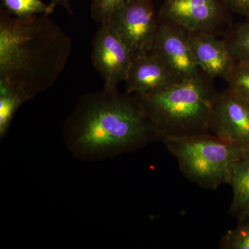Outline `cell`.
I'll list each match as a JSON object with an SVG mask.
<instances>
[{
    "label": "cell",
    "mask_w": 249,
    "mask_h": 249,
    "mask_svg": "<svg viewBox=\"0 0 249 249\" xmlns=\"http://www.w3.org/2000/svg\"><path fill=\"white\" fill-rule=\"evenodd\" d=\"M62 134L70 153L85 161L112 158L160 139L135 95L104 87L80 98Z\"/></svg>",
    "instance_id": "obj_1"
},
{
    "label": "cell",
    "mask_w": 249,
    "mask_h": 249,
    "mask_svg": "<svg viewBox=\"0 0 249 249\" xmlns=\"http://www.w3.org/2000/svg\"><path fill=\"white\" fill-rule=\"evenodd\" d=\"M71 49L70 37L48 15L18 18L0 8V82L29 100L53 86Z\"/></svg>",
    "instance_id": "obj_2"
},
{
    "label": "cell",
    "mask_w": 249,
    "mask_h": 249,
    "mask_svg": "<svg viewBox=\"0 0 249 249\" xmlns=\"http://www.w3.org/2000/svg\"><path fill=\"white\" fill-rule=\"evenodd\" d=\"M213 80L200 70L193 78L162 91L135 96L160 139L207 133L217 93Z\"/></svg>",
    "instance_id": "obj_3"
},
{
    "label": "cell",
    "mask_w": 249,
    "mask_h": 249,
    "mask_svg": "<svg viewBox=\"0 0 249 249\" xmlns=\"http://www.w3.org/2000/svg\"><path fill=\"white\" fill-rule=\"evenodd\" d=\"M161 140L178 160L180 170L187 178L214 191L228 183L232 162L245 150L209 132L166 137Z\"/></svg>",
    "instance_id": "obj_4"
},
{
    "label": "cell",
    "mask_w": 249,
    "mask_h": 249,
    "mask_svg": "<svg viewBox=\"0 0 249 249\" xmlns=\"http://www.w3.org/2000/svg\"><path fill=\"white\" fill-rule=\"evenodd\" d=\"M159 22L153 0H132L116 11L107 23L133 59L151 52Z\"/></svg>",
    "instance_id": "obj_5"
},
{
    "label": "cell",
    "mask_w": 249,
    "mask_h": 249,
    "mask_svg": "<svg viewBox=\"0 0 249 249\" xmlns=\"http://www.w3.org/2000/svg\"><path fill=\"white\" fill-rule=\"evenodd\" d=\"M158 18L187 32H207L214 35L228 23L225 9L219 0H164Z\"/></svg>",
    "instance_id": "obj_6"
},
{
    "label": "cell",
    "mask_w": 249,
    "mask_h": 249,
    "mask_svg": "<svg viewBox=\"0 0 249 249\" xmlns=\"http://www.w3.org/2000/svg\"><path fill=\"white\" fill-rule=\"evenodd\" d=\"M210 132L239 146L249 147V100L228 88L217 93Z\"/></svg>",
    "instance_id": "obj_7"
},
{
    "label": "cell",
    "mask_w": 249,
    "mask_h": 249,
    "mask_svg": "<svg viewBox=\"0 0 249 249\" xmlns=\"http://www.w3.org/2000/svg\"><path fill=\"white\" fill-rule=\"evenodd\" d=\"M150 53L178 82L190 79L200 71L193 59L188 32L172 23L160 20Z\"/></svg>",
    "instance_id": "obj_8"
},
{
    "label": "cell",
    "mask_w": 249,
    "mask_h": 249,
    "mask_svg": "<svg viewBox=\"0 0 249 249\" xmlns=\"http://www.w3.org/2000/svg\"><path fill=\"white\" fill-rule=\"evenodd\" d=\"M91 62L104 88H117L125 81L132 57L120 37L107 22L101 24L92 42Z\"/></svg>",
    "instance_id": "obj_9"
},
{
    "label": "cell",
    "mask_w": 249,
    "mask_h": 249,
    "mask_svg": "<svg viewBox=\"0 0 249 249\" xmlns=\"http://www.w3.org/2000/svg\"><path fill=\"white\" fill-rule=\"evenodd\" d=\"M196 67L210 78L227 79L236 62L224 40L207 32H188Z\"/></svg>",
    "instance_id": "obj_10"
},
{
    "label": "cell",
    "mask_w": 249,
    "mask_h": 249,
    "mask_svg": "<svg viewBox=\"0 0 249 249\" xmlns=\"http://www.w3.org/2000/svg\"><path fill=\"white\" fill-rule=\"evenodd\" d=\"M126 93L145 96L179 83L151 53L132 60L125 81Z\"/></svg>",
    "instance_id": "obj_11"
},
{
    "label": "cell",
    "mask_w": 249,
    "mask_h": 249,
    "mask_svg": "<svg viewBox=\"0 0 249 249\" xmlns=\"http://www.w3.org/2000/svg\"><path fill=\"white\" fill-rule=\"evenodd\" d=\"M227 183L232 190L230 214L238 222L249 219V147L232 162Z\"/></svg>",
    "instance_id": "obj_12"
},
{
    "label": "cell",
    "mask_w": 249,
    "mask_h": 249,
    "mask_svg": "<svg viewBox=\"0 0 249 249\" xmlns=\"http://www.w3.org/2000/svg\"><path fill=\"white\" fill-rule=\"evenodd\" d=\"M29 98L17 88L0 82V139L4 138L19 107Z\"/></svg>",
    "instance_id": "obj_13"
},
{
    "label": "cell",
    "mask_w": 249,
    "mask_h": 249,
    "mask_svg": "<svg viewBox=\"0 0 249 249\" xmlns=\"http://www.w3.org/2000/svg\"><path fill=\"white\" fill-rule=\"evenodd\" d=\"M224 40L236 63L249 61V18L231 29Z\"/></svg>",
    "instance_id": "obj_14"
},
{
    "label": "cell",
    "mask_w": 249,
    "mask_h": 249,
    "mask_svg": "<svg viewBox=\"0 0 249 249\" xmlns=\"http://www.w3.org/2000/svg\"><path fill=\"white\" fill-rule=\"evenodd\" d=\"M1 4L6 12L18 18L53 14L49 5L42 0H1Z\"/></svg>",
    "instance_id": "obj_15"
},
{
    "label": "cell",
    "mask_w": 249,
    "mask_h": 249,
    "mask_svg": "<svg viewBox=\"0 0 249 249\" xmlns=\"http://www.w3.org/2000/svg\"><path fill=\"white\" fill-rule=\"evenodd\" d=\"M226 81L228 88L249 100V61L237 62Z\"/></svg>",
    "instance_id": "obj_16"
},
{
    "label": "cell",
    "mask_w": 249,
    "mask_h": 249,
    "mask_svg": "<svg viewBox=\"0 0 249 249\" xmlns=\"http://www.w3.org/2000/svg\"><path fill=\"white\" fill-rule=\"evenodd\" d=\"M223 249H249V219L239 222L237 227L229 230L221 241Z\"/></svg>",
    "instance_id": "obj_17"
},
{
    "label": "cell",
    "mask_w": 249,
    "mask_h": 249,
    "mask_svg": "<svg viewBox=\"0 0 249 249\" xmlns=\"http://www.w3.org/2000/svg\"><path fill=\"white\" fill-rule=\"evenodd\" d=\"M132 0H91V18L101 24L108 22L116 11L130 2Z\"/></svg>",
    "instance_id": "obj_18"
},
{
    "label": "cell",
    "mask_w": 249,
    "mask_h": 249,
    "mask_svg": "<svg viewBox=\"0 0 249 249\" xmlns=\"http://www.w3.org/2000/svg\"><path fill=\"white\" fill-rule=\"evenodd\" d=\"M228 7L237 14L249 18V0H225Z\"/></svg>",
    "instance_id": "obj_19"
},
{
    "label": "cell",
    "mask_w": 249,
    "mask_h": 249,
    "mask_svg": "<svg viewBox=\"0 0 249 249\" xmlns=\"http://www.w3.org/2000/svg\"><path fill=\"white\" fill-rule=\"evenodd\" d=\"M70 0H51L50 3H49V7L52 10V13H53L55 7L58 5L62 6L67 10V12L70 14H73V11H72L71 6H70Z\"/></svg>",
    "instance_id": "obj_20"
}]
</instances>
